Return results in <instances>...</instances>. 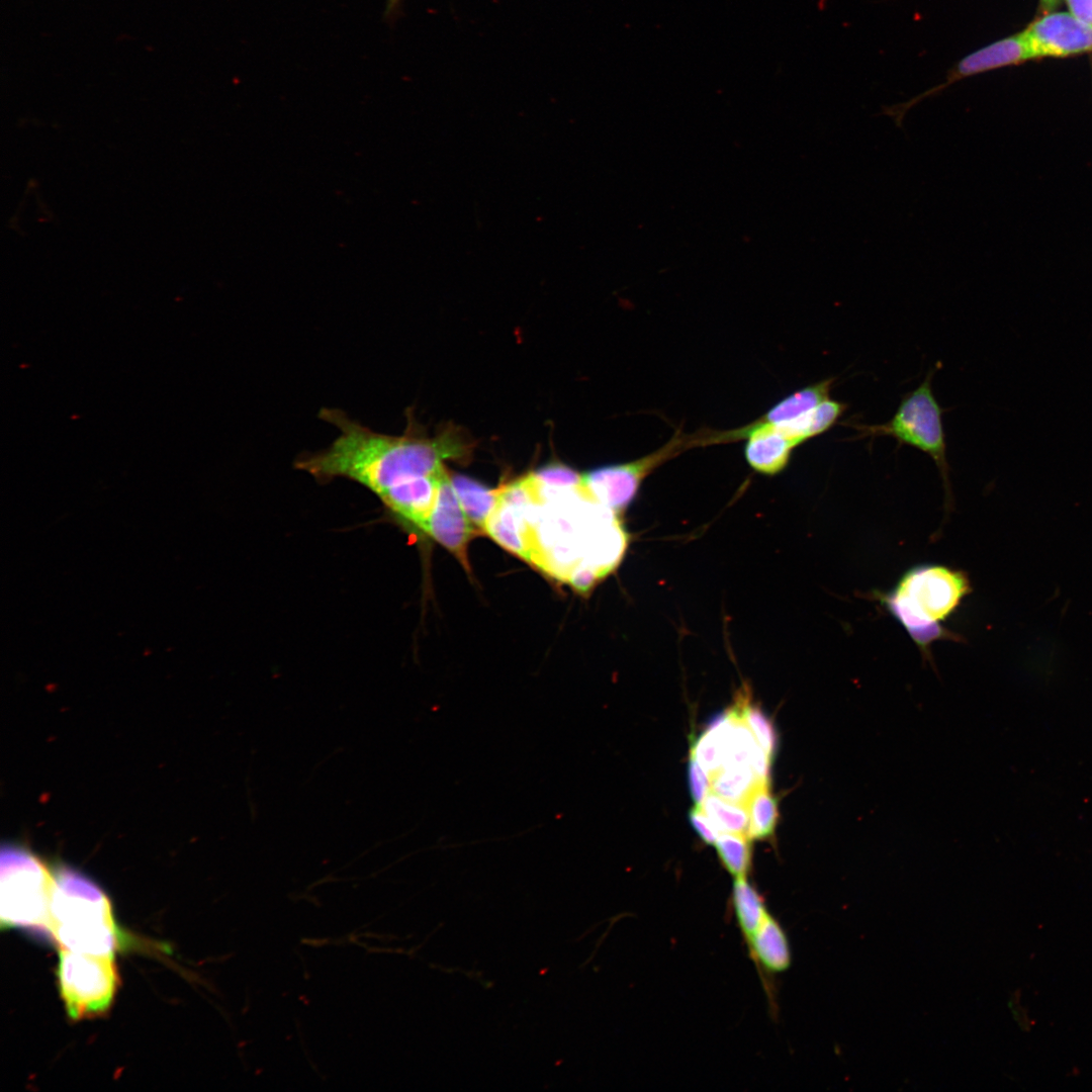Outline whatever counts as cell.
I'll use <instances>...</instances> for the list:
<instances>
[{
  "label": "cell",
  "instance_id": "cell-1",
  "mask_svg": "<svg viewBox=\"0 0 1092 1092\" xmlns=\"http://www.w3.org/2000/svg\"><path fill=\"white\" fill-rule=\"evenodd\" d=\"M320 418L334 425L339 436L326 449L300 456L295 466L315 479L353 480L383 502L410 480L444 470L445 459L462 458L469 442L457 429L433 438L377 433L336 408H323Z\"/></svg>",
  "mask_w": 1092,
  "mask_h": 1092
},
{
  "label": "cell",
  "instance_id": "cell-2",
  "mask_svg": "<svg viewBox=\"0 0 1092 1092\" xmlns=\"http://www.w3.org/2000/svg\"><path fill=\"white\" fill-rule=\"evenodd\" d=\"M48 929L60 946L75 952L112 956L119 931L107 896L77 871H54Z\"/></svg>",
  "mask_w": 1092,
  "mask_h": 1092
},
{
  "label": "cell",
  "instance_id": "cell-3",
  "mask_svg": "<svg viewBox=\"0 0 1092 1092\" xmlns=\"http://www.w3.org/2000/svg\"><path fill=\"white\" fill-rule=\"evenodd\" d=\"M971 592L968 577L940 565H920L903 575L895 588L883 596L890 613L923 649L945 638L942 623Z\"/></svg>",
  "mask_w": 1092,
  "mask_h": 1092
},
{
  "label": "cell",
  "instance_id": "cell-4",
  "mask_svg": "<svg viewBox=\"0 0 1092 1092\" xmlns=\"http://www.w3.org/2000/svg\"><path fill=\"white\" fill-rule=\"evenodd\" d=\"M54 872L23 846L7 844L1 852L0 922L2 928L48 929Z\"/></svg>",
  "mask_w": 1092,
  "mask_h": 1092
},
{
  "label": "cell",
  "instance_id": "cell-5",
  "mask_svg": "<svg viewBox=\"0 0 1092 1092\" xmlns=\"http://www.w3.org/2000/svg\"><path fill=\"white\" fill-rule=\"evenodd\" d=\"M930 371L924 381L903 396L895 415L884 424H851L858 438L889 436L899 445H909L928 454L939 469L949 495L948 464L942 413L931 388Z\"/></svg>",
  "mask_w": 1092,
  "mask_h": 1092
},
{
  "label": "cell",
  "instance_id": "cell-6",
  "mask_svg": "<svg viewBox=\"0 0 1092 1092\" xmlns=\"http://www.w3.org/2000/svg\"><path fill=\"white\" fill-rule=\"evenodd\" d=\"M59 988L73 1019L97 1015L108 1009L116 987L112 956H95L61 949L57 968Z\"/></svg>",
  "mask_w": 1092,
  "mask_h": 1092
},
{
  "label": "cell",
  "instance_id": "cell-7",
  "mask_svg": "<svg viewBox=\"0 0 1092 1092\" xmlns=\"http://www.w3.org/2000/svg\"><path fill=\"white\" fill-rule=\"evenodd\" d=\"M693 435L679 431L661 448L637 460L602 466L581 474L587 496L617 516L633 502L643 479L664 461L695 447Z\"/></svg>",
  "mask_w": 1092,
  "mask_h": 1092
},
{
  "label": "cell",
  "instance_id": "cell-8",
  "mask_svg": "<svg viewBox=\"0 0 1092 1092\" xmlns=\"http://www.w3.org/2000/svg\"><path fill=\"white\" fill-rule=\"evenodd\" d=\"M1034 58L1092 52V25L1070 12H1050L1022 30Z\"/></svg>",
  "mask_w": 1092,
  "mask_h": 1092
},
{
  "label": "cell",
  "instance_id": "cell-9",
  "mask_svg": "<svg viewBox=\"0 0 1092 1092\" xmlns=\"http://www.w3.org/2000/svg\"><path fill=\"white\" fill-rule=\"evenodd\" d=\"M746 439L744 454L748 464L757 472L776 475L788 465L798 445L778 426L757 423L730 431H714L713 443H728Z\"/></svg>",
  "mask_w": 1092,
  "mask_h": 1092
},
{
  "label": "cell",
  "instance_id": "cell-10",
  "mask_svg": "<svg viewBox=\"0 0 1092 1092\" xmlns=\"http://www.w3.org/2000/svg\"><path fill=\"white\" fill-rule=\"evenodd\" d=\"M474 525L463 511L453 489L450 476H443L437 499L427 520L424 534L429 535L451 551L469 570L467 546L475 535Z\"/></svg>",
  "mask_w": 1092,
  "mask_h": 1092
},
{
  "label": "cell",
  "instance_id": "cell-11",
  "mask_svg": "<svg viewBox=\"0 0 1092 1092\" xmlns=\"http://www.w3.org/2000/svg\"><path fill=\"white\" fill-rule=\"evenodd\" d=\"M539 505V504H538ZM537 504L516 507L503 502L488 519L484 531L505 549L534 563V528L532 517Z\"/></svg>",
  "mask_w": 1092,
  "mask_h": 1092
},
{
  "label": "cell",
  "instance_id": "cell-12",
  "mask_svg": "<svg viewBox=\"0 0 1092 1092\" xmlns=\"http://www.w3.org/2000/svg\"><path fill=\"white\" fill-rule=\"evenodd\" d=\"M744 941L752 962L761 974L776 975L790 968V942L785 929L771 913Z\"/></svg>",
  "mask_w": 1092,
  "mask_h": 1092
},
{
  "label": "cell",
  "instance_id": "cell-13",
  "mask_svg": "<svg viewBox=\"0 0 1092 1092\" xmlns=\"http://www.w3.org/2000/svg\"><path fill=\"white\" fill-rule=\"evenodd\" d=\"M834 381L833 377L826 378L795 391L776 403L756 422L783 425L807 415L829 397Z\"/></svg>",
  "mask_w": 1092,
  "mask_h": 1092
},
{
  "label": "cell",
  "instance_id": "cell-14",
  "mask_svg": "<svg viewBox=\"0 0 1092 1092\" xmlns=\"http://www.w3.org/2000/svg\"><path fill=\"white\" fill-rule=\"evenodd\" d=\"M453 489L470 522L482 530L496 509L500 488L491 489L463 474L450 476Z\"/></svg>",
  "mask_w": 1092,
  "mask_h": 1092
},
{
  "label": "cell",
  "instance_id": "cell-15",
  "mask_svg": "<svg viewBox=\"0 0 1092 1092\" xmlns=\"http://www.w3.org/2000/svg\"><path fill=\"white\" fill-rule=\"evenodd\" d=\"M736 923L747 938L770 913L763 898L748 882L747 877L734 878L731 894Z\"/></svg>",
  "mask_w": 1092,
  "mask_h": 1092
},
{
  "label": "cell",
  "instance_id": "cell-16",
  "mask_svg": "<svg viewBox=\"0 0 1092 1092\" xmlns=\"http://www.w3.org/2000/svg\"><path fill=\"white\" fill-rule=\"evenodd\" d=\"M768 785L758 784L745 803L748 814L746 835L750 840H764L775 834L779 819L778 801Z\"/></svg>",
  "mask_w": 1092,
  "mask_h": 1092
},
{
  "label": "cell",
  "instance_id": "cell-17",
  "mask_svg": "<svg viewBox=\"0 0 1092 1092\" xmlns=\"http://www.w3.org/2000/svg\"><path fill=\"white\" fill-rule=\"evenodd\" d=\"M711 792L723 799L745 805L754 788L760 784L748 764L722 767L711 780Z\"/></svg>",
  "mask_w": 1092,
  "mask_h": 1092
},
{
  "label": "cell",
  "instance_id": "cell-18",
  "mask_svg": "<svg viewBox=\"0 0 1092 1092\" xmlns=\"http://www.w3.org/2000/svg\"><path fill=\"white\" fill-rule=\"evenodd\" d=\"M734 707L757 743L774 759L778 748V735L775 726L763 711L750 702L747 689H741Z\"/></svg>",
  "mask_w": 1092,
  "mask_h": 1092
},
{
  "label": "cell",
  "instance_id": "cell-19",
  "mask_svg": "<svg viewBox=\"0 0 1092 1092\" xmlns=\"http://www.w3.org/2000/svg\"><path fill=\"white\" fill-rule=\"evenodd\" d=\"M750 841L745 833L720 832L714 843L722 866L734 878L747 877L751 870Z\"/></svg>",
  "mask_w": 1092,
  "mask_h": 1092
},
{
  "label": "cell",
  "instance_id": "cell-20",
  "mask_svg": "<svg viewBox=\"0 0 1092 1092\" xmlns=\"http://www.w3.org/2000/svg\"><path fill=\"white\" fill-rule=\"evenodd\" d=\"M700 807L719 832L746 834L748 814L745 805L727 801L710 792Z\"/></svg>",
  "mask_w": 1092,
  "mask_h": 1092
},
{
  "label": "cell",
  "instance_id": "cell-21",
  "mask_svg": "<svg viewBox=\"0 0 1092 1092\" xmlns=\"http://www.w3.org/2000/svg\"><path fill=\"white\" fill-rule=\"evenodd\" d=\"M847 408V403L827 397L798 420L801 438L807 441L828 431Z\"/></svg>",
  "mask_w": 1092,
  "mask_h": 1092
},
{
  "label": "cell",
  "instance_id": "cell-22",
  "mask_svg": "<svg viewBox=\"0 0 1092 1092\" xmlns=\"http://www.w3.org/2000/svg\"><path fill=\"white\" fill-rule=\"evenodd\" d=\"M531 475L543 488L577 489L581 487V474L561 463L547 464Z\"/></svg>",
  "mask_w": 1092,
  "mask_h": 1092
},
{
  "label": "cell",
  "instance_id": "cell-23",
  "mask_svg": "<svg viewBox=\"0 0 1092 1092\" xmlns=\"http://www.w3.org/2000/svg\"><path fill=\"white\" fill-rule=\"evenodd\" d=\"M688 774L691 797L696 806H701L705 798L711 792V782L709 776L691 754L689 758Z\"/></svg>",
  "mask_w": 1092,
  "mask_h": 1092
},
{
  "label": "cell",
  "instance_id": "cell-24",
  "mask_svg": "<svg viewBox=\"0 0 1092 1092\" xmlns=\"http://www.w3.org/2000/svg\"><path fill=\"white\" fill-rule=\"evenodd\" d=\"M601 574L590 565L579 562L569 571L566 581L580 593L589 590L601 578Z\"/></svg>",
  "mask_w": 1092,
  "mask_h": 1092
},
{
  "label": "cell",
  "instance_id": "cell-25",
  "mask_svg": "<svg viewBox=\"0 0 1092 1092\" xmlns=\"http://www.w3.org/2000/svg\"><path fill=\"white\" fill-rule=\"evenodd\" d=\"M689 820L701 839L707 844H714L719 831L700 806L689 812Z\"/></svg>",
  "mask_w": 1092,
  "mask_h": 1092
},
{
  "label": "cell",
  "instance_id": "cell-26",
  "mask_svg": "<svg viewBox=\"0 0 1092 1092\" xmlns=\"http://www.w3.org/2000/svg\"><path fill=\"white\" fill-rule=\"evenodd\" d=\"M1070 13L1092 25V0H1066Z\"/></svg>",
  "mask_w": 1092,
  "mask_h": 1092
},
{
  "label": "cell",
  "instance_id": "cell-27",
  "mask_svg": "<svg viewBox=\"0 0 1092 1092\" xmlns=\"http://www.w3.org/2000/svg\"><path fill=\"white\" fill-rule=\"evenodd\" d=\"M1062 0H1039V12L1043 15L1053 12Z\"/></svg>",
  "mask_w": 1092,
  "mask_h": 1092
},
{
  "label": "cell",
  "instance_id": "cell-28",
  "mask_svg": "<svg viewBox=\"0 0 1092 1092\" xmlns=\"http://www.w3.org/2000/svg\"><path fill=\"white\" fill-rule=\"evenodd\" d=\"M400 1L401 0H387L386 15L390 16L391 14H393L396 11Z\"/></svg>",
  "mask_w": 1092,
  "mask_h": 1092
}]
</instances>
